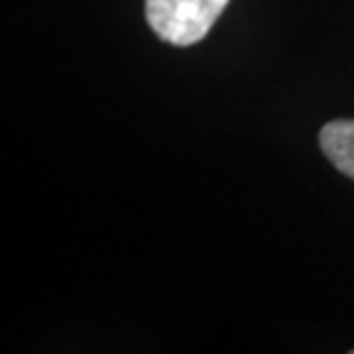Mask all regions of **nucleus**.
<instances>
[{
  "label": "nucleus",
  "mask_w": 354,
  "mask_h": 354,
  "mask_svg": "<svg viewBox=\"0 0 354 354\" xmlns=\"http://www.w3.org/2000/svg\"><path fill=\"white\" fill-rule=\"evenodd\" d=\"M230 0H145V19L161 41L194 46L207 37Z\"/></svg>",
  "instance_id": "nucleus-1"
},
{
  "label": "nucleus",
  "mask_w": 354,
  "mask_h": 354,
  "mask_svg": "<svg viewBox=\"0 0 354 354\" xmlns=\"http://www.w3.org/2000/svg\"><path fill=\"white\" fill-rule=\"evenodd\" d=\"M320 147L338 171L354 180V120H331L324 124Z\"/></svg>",
  "instance_id": "nucleus-2"
}]
</instances>
